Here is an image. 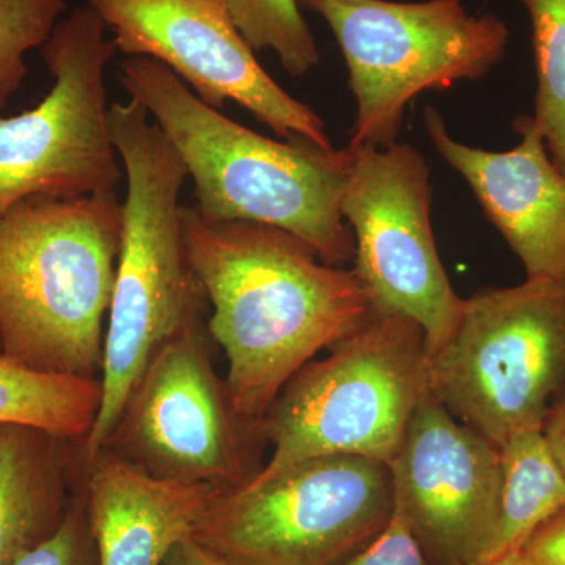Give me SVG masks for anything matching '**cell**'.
I'll use <instances>...</instances> for the list:
<instances>
[{
	"mask_svg": "<svg viewBox=\"0 0 565 565\" xmlns=\"http://www.w3.org/2000/svg\"><path fill=\"white\" fill-rule=\"evenodd\" d=\"M427 394L430 356L422 326L373 311L326 359L305 364L282 386L262 423L273 451L256 476L319 456L390 465Z\"/></svg>",
	"mask_w": 565,
	"mask_h": 565,
	"instance_id": "obj_5",
	"label": "cell"
},
{
	"mask_svg": "<svg viewBox=\"0 0 565 565\" xmlns=\"http://www.w3.org/2000/svg\"><path fill=\"white\" fill-rule=\"evenodd\" d=\"M109 128L128 188L104 337L102 407L81 445L84 460L106 445L154 352L210 315L182 228L180 195L189 178L184 162L137 99L111 104Z\"/></svg>",
	"mask_w": 565,
	"mask_h": 565,
	"instance_id": "obj_3",
	"label": "cell"
},
{
	"mask_svg": "<svg viewBox=\"0 0 565 565\" xmlns=\"http://www.w3.org/2000/svg\"><path fill=\"white\" fill-rule=\"evenodd\" d=\"M430 394L500 448L542 429L565 394V278H526L465 299L448 343L430 355Z\"/></svg>",
	"mask_w": 565,
	"mask_h": 565,
	"instance_id": "obj_7",
	"label": "cell"
},
{
	"mask_svg": "<svg viewBox=\"0 0 565 565\" xmlns=\"http://www.w3.org/2000/svg\"><path fill=\"white\" fill-rule=\"evenodd\" d=\"M182 228L234 411L262 426L282 386L373 315L370 297L355 270L277 226L211 222L182 206Z\"/></svg>",
	"mask_w": 565,
	"mask_h": 565,
	"instance_id": "obj_1",
	"label": "cell"
},
{
	"mask_svg": "<svg viewBox=\"0 0 565 565\" xmlns=\"http://www.w3.org/2000/svg\"><path fill=\"white\" fill-rule=\"evenodd\" d=\"M88 6L61 20L41 47L54 79L31 110L0 117V215L33 199L117 192L121 167L110 137L106 68L117 52Z\"/></svg>",
	"mask_w": 565,
	"mask_h": 565,
	"instance_id": "obj_9",
	"label": "cell"
},
{
	"mask_svg": "<svg viewBox=\"0 0 565 565\" xmlns=\"http://www.w3.org/2000/svg\"><path fill=\"white\" fill-rule=\"evenodd\" d=\"M471 565H530V563L520 550V552L508 553V555L494 557V559L478 561V563Z\"/></svg>",
	"mask_w": 565,
	"mask_h": 565,
	"instance_id": "obj_27",
	"label": "cell"
},
{
	"mask_svg": "<svg viewBox=\"0 0 565 565\" xmlns=\"http://www.w3.org/2000/svg\"><path fill=\"white\" fill-rule=\"evenodd\" d=\"M435 151L470 185L486 217L525 267L526 278H565V173L546 150L530 115L512 122L520 136L509 151H487L451 137L444 115L424 110Z\"/></svg>",
	"mask_w": 565,
	"mask_h": 565,
	"instance_id": "obj_14",
	"label": "cell"
},
{
	"mask_svg": "<svg viewBox=\"0 0 565 565\" xmlns=\"http://www.w3.org/2000/svg\"><path fill=\"white\" fill-rule=\"evenodd\" d=\"M84 463L77 490L98 565H163L193 537L200 516L221 493L210 486L154 478L109 449Z\"/></svg>",
	"mask_w": 565,
	"mask_h": 565,
	"instance_id": "obj_15",
	"label": "cell"
},
{
	"mask_svg": "<svg viewBox=\"0 0 565 565\" xmlns=\"http://www.w3.org/2000/svg\"><path fill=\"white\" fill-rule=\"evenodd\" d=\"M388 465L311 457L212 498L193 539L233 565H337L393 519Z\"/></svg>",
	"mask_w": 565,
	"mask_h": 565,
	"instance_id": "obj_8",
	"label": "cell"
},
{
	"mask_svg": "<svg viewBox=\"0 0 565 565\" xmlns=\"http://www.w3.org/2000/svg\"><path fill=\"white\" fill-rule=\"evenodd\" d=\"M533 28L537 93L534 121L565 173V0H520Z\"/></svg>",
	"mask_w": 565,
	"mask_h": 565,
	"instance_id": "obj_19",
	"label": "cell"
},
{
	"mask_svg": "<svg viewBox=\"0 0 565 565\" xmlns=\"http://www.w3.org/2000/svg\"><path fill=\"white\" fill-rule=\"evenodd\" d=\"M163 565H233L210 550L200 545L195 539L182 542L170 553Z\"/></svg>",
	"mask_w": 565,
	"mask_h": 565,
	"instance_id": "obj_26",
	"label": "cell"
},
{
	"mask_svg": "<svg viewBox=\"0 0 565 565\" xmlns=\"http://www.w3.org/2000/svg\"><path fill=\"white\" fill-rule=\"evenodd\" d=\"M81 467V444L0 426V565H17L61 530Z\"/></svg>",
	"mask_w": 565,
	"mask_h": 565,
	"instance_id": "obj_16",
	"label": "cell"
},
{
	"mask_svg": "<svg viewBox=\"0 0 565 565\" xmlns=\"http://www.w3.org/2000/svg\"><path fill=\"white\" fill-rule=\"evenodd\" d=\"M522 553L530 565H565V509L527 539Z\"/></svg>",
	"mask_w": 565,
	"mask_h": 565,
	"instance_id": "obj_24",
	"label": "cell"
},
{
	"mask_svg": "<svg viewBox=\"0 0 565 565\" xmlns=\"http://www.w3.org/2000/svg\"><path fill=\"white\" fill-rule=\"evenodd\" d=\"M65 10L66 0H0V110L28 77L25 55L43 47Z\"/></svg>",
	"mask_w": 565,
	"mask_h": 565,
	"instance_id": "obj_21",
	"label": "cell"
},
{
	"mask_svg": "<svg viewBox=\"0 0 565 565\" xmlns=\"http://www.w3.org/2000/svg\"><path fill=\"white\" fill-rule=\"evenodd\" d=\"M207 337L204 319L154 352L103 449L154 478L225 492L262 471L264 435L234 411Z\"/></svg>",
	"mask_w": 565,
	"mask_h": 565,
	"instance_id": "obj_10",
	"label": "cell"
},
{
	"mask_svg": "<svg viewBox=\"0 0 565 565\" xmlns=\"http://www.w3.org/2000/svg\"><path fill=\"white\" fill-rule=\"evenodd\" d=\"M546 445L565 476V394L557 399L542 426Z\"/></svg>",
	"mask_w": 565,
	"mask_h": 565,
	"instance_id": "obj_25",
	"label": "cell"
},
{
	"mask_svg": "<svg viewBox=\"0 0 565 565\" xmlns=\"http://www.w3.org/2000/svg\"><path fill=\"white\" fill-rule=\"evenodd\" d=\"M121 87L147 109L195 185L211 222H256L296 234L323 263H353L355 239L341 211L351 147L278 141L245 128L200 99L162 63L129 57Z\"/></svg>",
	"mask_w": 565,
	"mask_h": 565,
	"instance_id": "obj_2",
	"label": "cell"
},
{
	"mask_svg": "<svg viewBox=\"0 0 565 565\" xmlns=\"http://www.w3.org/2000/svg\"><path fill=\"white\" fill-rule=\"evenodd\" d=\"M500 452V516L481 561L520 552L539 527L565 509V476L542 429L509 435Z\"/></svg>",
	"mask_w": 565,
	"mask_h": 565,
	"instance_id": "obj_17",
	"label": "cell"
},
{
	"mask_svg": "<svg viewBox=\"0 0 565 565\" xmlns=\"http://www.w3.org/2000/svg\"><path fill=\"white\" fill-rule=\"evenodd\" d=\"M253 51H274L282 68L300 77L321 61L297 0H217Z\"/></svg>",
	"mask_w": 565,
	"mask_h": 565,
	"instance_id": "obj_20",
	"label": "cell"
},
{
	"mask_svg": "<svg viewBox=\"0 0 565 565\" xmlns=\"http://www.w3.org/2000/svg\"><path fill=\"white\" fill-rule=\"evenodd\" d=\"M120 244L117 192L33 196L0 215V353L99 379Z\"/></svg>",
	"mask_w": 565,
	"mask_h": 565,
	"instance_id": "obj_4",
	"label": "cell"
},
{
	"mask_svg": "<svg viewBox=\"0 0 565 565\" xmlns=\"http://www.w3.org/2000/svg\"><path fill=\"white\" fill-rule=\"evenodd\" d=\"M351 150L341 211L355 239L353 270L373 311L414 319L434 355L455 333L465 299L435 245L429 166L399 141Z\"/></svg>",
	"mask_w": 565,
	"mask_h": 565,
	"instance_id": "obj_11",
	"label": "cell"
},
{
	"mask_svg": "<svg viewBox=\"0 0 565 565\" xmlns=\"http://www.w3.org/2000/svg\"><path fill=\"white\" fill-rule=\"evenodd\" d=\"M117 50L166 65L215 109L233 102L277 136L333 148L326 122L282 90L217 0H85Z\"/></svg>",
	"mask_w": 565,
	"mask_h": 565,
	"instance_id": "obj_12",
	"label": "cell"
},
{
	"mask_svg": "<svg viewBox=\"0 0 565 565\" xmlns=\"http://www.w3.org/2000/svg\"><path fill=\"white\" fill-rule=\"evenodd\" d=\"M99 407V379L43 373L0 353V426L33 427L84 445Z\"/></svg>",
	"mask_w": 565,
	"mask_h": 565,
	"instance_id": "obj_18",
	"label": "cell"
},
{
	"mask_svg": "<svg viewBox=\"0 0 565 565\" xmlns=\"http://www.w3.org/2000/svg\"><path fill=\"white\" fill-rule=\"evenodd\" d=\"M388 467L396 511L429 564L481 561L500 516V448L427 394Z\"/></svg>",
	"mask_w": 565,
	"mask_h": 565,
	"instance_id": "obj_13",
	"label": "cell"
},
{
	"mask_svg": "<svg viewBox=\"0 0 565 565\" xmlns=\"http://www.w3.org/2000/svg\"><path fill=\"white\" fill-rule=\"evenodd\" d=\"M17 565H98L90 523L77 487L61 530Z\"/></svg>",
	"mask_w": 565,
	"mask_h": 565,
	"instance_id": "obj_22",
	"label": "cell"
},
{
	"mask_svg": "<svg viewBox=\"0 0 565 565\" xmlns=\"http://www.w3.org/2000/svg\"><path fill=\"white\" fill-rule=\"evenodd\" d=\"M337 565H430L403 515L393 519L371 544Z\"/></svg>",
	"mask_w": 565,
	"mask_h": 565,
	"instance_id": "obj_23",
	"label": "cell"
},
{
	"mask_svg": "<svg viewBox=\"0 0 565 565\" xmlns=\"http://www.w3.org/2000/svg\"><path fill=\"white\" fill-rule=\"evenodd\" d=\"M297 2L321 14L343 52L356 99L349 147L396 143L419 93L482 79L508 50V25L494 14L471 17L462 0Z\"/></svg>",
	"mask_w": 565,
	"mask_h": 565,
	"instance_id": "obj_6",
	"label": "cell"
}]
</instances>
